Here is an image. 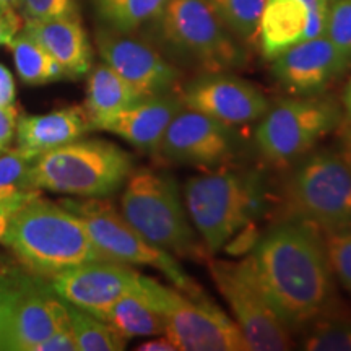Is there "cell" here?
I'll return each instance as SVG.
<instances>
[{"label": "cell", "mask_w": 351, "mask_h": 351, "mask_svg": "<svg viewBox=\"0 0 351 351\" xmlns=\"http://www.w3.org/2000/svg\"><path fill=\"white\" fill-rule=\"evenodd\" d=\"M249 275L291 333L335 311V287L322 232L278 219L243 258Z\"/></svg>", "instance_id": "cell-1"}, {"label": "cell", "mask_w": 351, "mask_h": 351, "mask_svg": "<svg viewBox=\"0 0 351 351\" xmlns=\"http://www.w3.org/2000/svg\"><path fill=\"white\" fill-rule=\"evenodd\" d=\"M192 226L210 256L232 243L269 205V187L261 169L218 168L189 178L182 187Z\"/></svg>", "instance_id": "cell-2"}, {"label": "cell", "mask_w": 351, "mask_h": 351, "mask_svg": "<svg viewBox=\"0 0 351 351\" xmlns=\"http://www.w3.org/2000/svg\"><path fill=\"white\" fill-rule=\"evenodd\" d=\"M2 244L20 265L49 280L60 271L104 258L82 219L62 204L34 195L13 213Z\"/></svg>", "instance_id": "cell-3"}, {"label": "cell", "mask_w": 351, "mask_h": 351, "mask_svg": "<svg viewBox=\"0 0 351 351\" xmlns=\"http://www.w3.org/2000/svg\"><path fill=\"white\" fill-rule=\"evenodd\" d=\"M152 29L171 62L199 73L231 72L245 64L244 47L208 0H168Z\"/></svg>", "instance_id": "cell-4"}, {"label": "cell", "mask_w": 351, "mask_h": 351, "mask_svg": "<svg viewBox=\"0 0 351 351\" xmlns=\"http://www.w3.org/2000/svg\"><path fill=\"white\" fill-rule=\"evenodd\" d=\"M121 210L130 226L156 247L194 261L210 257L189 218L182 189L171 174L150 168L132 171Z\"/></svg>", "instance_id": "cell-5"}, {"label": "cell", "mask_w": 351, "mask_h": 351, "mask_svg": "<svg viewBox=\"0 0 351 351\" xmlns=\"http://www.w3.org/2000/svg\"><path fill=\"white\" fill-rule=\"evenodd\" d=\"M287 169L280 219L307 223L320 232L351 228V169L339 152L311 150Z\"/></svg>", "instance_id": "cell-6"}, {"label": "cell", "mask_w": 351, "mask_h": 351, "mask_svg": "<svg viewBox=\"0 0 351 351\" xmlns=\"http://www.w3.org/2000/svg\"><path fill=\"white\" fill-rule=\"evenodd\" d=\"M132 168L134 158L117 145L80 138L38 156L32 184L36 191L103 199L124 187Z\"/></svg>", "instance_id": "cell-7"}, {"label": "cell", "mask_w": 351, "mask_h": 351, "mask_svg": "<svg viewBox=\"0 0 351 351\" xmlns=\"http://www.w3.org/2000/svg\"><path fill=\"white\" fill-rule=\"evenodd\" d=\"M343 122V109L326 95L291 96L270 104L254 132V143L265 161L288 168L309 153Z\"/></svg>", "instance_id": "cell-8"}, {"label": "cell", "mask_w": 351, "mask_h": 351, "mask_svg": "<svg viewBox=\"0 0 351 351\" xmlns=\"http://www.w3.org/2000/svg\"><path fill=\"white\" fill-rule=\"evenodd\" d=\"M60 204L82 219L91 241L104 258L125 265L153 267L184 295L195 300L208 298L187 271H184L174 256L148 243L109 202L90 197L85 200L64 199Z\"/></svg>", "instance_id": "cell-9"}, {"label": "cell", "mask_w": 351, "mask_h": 351, "mask_svg": "<svg viewBox=\"0 0 351 351\" xmlns=\"http://www.w3.org/2000/svg\"><path fill=\"white\" fill-rule=\"evenodd\" d=\"M65 314L46 278L23 265L0 267V351H34Z\"/></svg>", "instance_id": "cell-10"}, {"label": "cell", "mask_w": 351, "mask_h": 351, "mask_svg": "<svg viewBox=\"0 0 351 351\" xmlns=\"http://www.w3.org/2000/svg\"><path fill=\"white\" fill-rule=\"evenodd\" d=\"M153 293L165 315L166 335L178 351H249L243 332L208 298L195 300L153 280Z\"/></svg>", "instance_id": "cell-11"}, {"label": "cell", "mask_w": 351, "mask_h": 351, "mask_svg": "<svg viewBox=\"0 0 351 351\" xmlns=\"http://www.w3.org/2000/svg\"><path fill=\"white\" fill-rule=\"evenodd\" d=\"M207 267L219 295L225 298L232 320L251 351H283L293 346V333L274 313L254 283L244 261L208 258Z\"/></svg>", "instance_id": "cell-12"}, {"label": "cell", "mask_w": 351, "mask_h": 351, "mask_svg": "<svg viewBox=\"0 0 351 351\" xmlns=\"http://www.w3.org/2000/svg\"><path fill=\"white\" fill-rule=\"evenodd\" d=\"M241 152L234 127L184 108L171 121L156 155L174 165L199 169H218L231 163Z\"/></svg>", "instance_id": "cell-13"}, {"label": "cell", "mask_w": 351, "mask_h": 351, "mask_svg": "<svg viewBox=\"0 0 351 351\" xmlns=\"http://www.w3.org/2000/svg\"><path fill=\"white\" fill-rule=\"evenodd\" d=\"M179 98L184 108L234 129L257 122L271 104L254 83L231 72L199 73L182 86Z\"/></svg>", "instance_id": "cell-14"}, {"label": "cell", "mask_w": 351, "mask_h": 351, "mask_svg": "<svg viewBox=\"0 0 351 351\" xmlns=\"http://www.w3.org/2000/svg\"><path fill=\"white\" fill-rule=\"evenodd\" d=\"M95 43L104 64L129 82L143 96L173 93L181 80V70L150 43L101 26Z\"/></svg>", "instance_id": "cell-15"}, {"label": "cell", "mask_w": 351, "mask_h": 351, "mask_svg": "<svg viewBox=\"0 0 351 351\" xmlns=\"http://www.w3.org/2000/svg\"><path fill=\"white\" fill-rule=\"evenodd\" d=\"M137 270L101 258L60 271L47 280L60 300L106 320L114 302L138 283Z\"/></svg>", "instance_id": "cell-16"}, {"label": "cell", "mask_w": 351, "mask_h": 351, "mask_svg": "<svg viewBox=\"0 0 351 351\" xmlns=\"http://www.w3.org/2000/svg\"><path fill=\"white\" fill-rule=\"evenodd\" d=\"M351 67L326 34L304 39L271 60L270 72L291 96L322 95Z\"/></svg>", "instance_id": "cell-17"}, {"label": "cell", "mask_w": 351, "mask_h": 351, "mask_svg": "<svg viewBox=\"0 0 351 351\" xmlns=\"http://www.w3.org/2000/svg\"><path fill=\"white\" fill-rule=\"evenodd\" d=\"M328 0H267L257 38L263 59L276 56L304 39L326 32Z\"/></svg>", "instance_id": "cell-18"}, {"label": "cell", "mask_w": 351, "mask_h": 351, "mask_svg": "<svg viewBox=\"0 0 351 351\" xmlns=\"http://www.w3.org/2000/svg\"><path fill=\"white\" fill-rule=\"evenodd\" d=\"M181 109L182 101L174 91L148 96L124 111L93 122L91 127L117 135L140 152L156 153L166 129Z\"/></svg>", "instance_id": "cell-19"}, {"label": "cell", "mask_w": 351, "mask_h": 351, "mask_svg": "<svg viewBox=\"0 0 351 351\" xmlns=\"http://www.w3.org/2000/svg\"><path fill=\"white\" fill-rule=\"evenodd\" d=\"M91 127L85 108L67 106L41 116L19 117L15 130L16 148L38 158L85 137Z\"/></svg>", "instance_id": "cell-20"}, {"label": "cell", "mask_w": 351, "mask_h": 351, "mask_svg": "<svg viewBox=\"0 0 351 351\" xmlns=\"http://www.w3.org/2000/svg\"><path fill=\"white\" fill-rule=\"evenodd\" d=\"M23 32L54 57L67 78H82L91 70V46L80 16L25 20Z\"/></svg>", "instance_id": "cell-21"}, {"label": "cell", "mask_w": 351, "mask_h": 351, "mask_svg": "<svg viewBox=\"0 0 351 351\" xmlns=\"http://www.w3.org/2000/svg\"><path fill=\"white\" fill-rule=\"evenodd\" d=\"M106 322L127 340L166 333V320L153 293V278L140 275L138 283L114 302Z\"/></svg>", "instance_id": "cell-22"}, {"label": "cell", "mask_w": 351, "mask_h": 351, "mask_svg": "<svg viewBox=\"0 0 351 351\" xmlns=\"http://www.w3.org/2000/svg\"><path fill=\"white\" fill-rule=\"evenodd\" d=\"M147 98L137 88L125 82L108 64H98L88 72L85 111L91 124L103 117L111 116L134 106Z\"/></svg>", "instance_id": "cell-23"}, {"label": "cell", "mask_w": 351, "mask_h": 351, "mask_svg": "<svg viewBox=\"0 0 351 351\" xmlns=\"http://www.w3.org/2000/svg\"><path fill=\"white\" fill-rule=\"evenodd\" d=\"M8 46L13 52L16 72L28 85H46L67 78L54 57L23 29L13 36Z\"/></svg>", "instance_id": "cell-24"}, {"label": "cell", "mask_w": 351, "mask_h": 351, "mask_svg": "<svg viewBox=\"0 0 351 351\" xmlns=\"http://www.w3.org/2000/svg\"><path fill=\"white\" fill-rule=\"evenodd\" d=\"M103 26L119 33H134L152 23L168 0H91Z\"/></svg>", "instance_id": "cell-25"}, {"label": "cell", "mask_w": 351, "mask_h": 351, "mask_svg": "<svg viewBox=\"0 0 351 351\" xmlns=\"http://www.w3.org/2000/svg\"><path fill=\"white\" fill-rule=\"evenodd\" d=\"M65 302V301H64ZM70 326L77 340L78 351H119L125 350L127 340L106 320L95 317L86 311L65 302Z\"/></svg>", "instance_id": "cell-26"}, {"label": "cell", "mask_w": 351, "mask_h": 351, "mask_svg": "<svg viewBox=\"0 0 351 351\" xmlns=\"http://www.w3.org/2000/svg\"><path fill=\"white\" fill-rule=\"evenodd\" d=\"M301 348L307 351H351V320L328 313L301 332Z\"/></svg>", "instance_id": "cell-27"}, {"label": "cell", "mask_w": 351, "mask_h": 351, "mask_svg": "<svg viewBox=\"0 0 351 351\" xmlns=\"http://www.w3.org/2000/svg\"><path fill=\"white\" fill-rule=\"evenodd\" d=\"M36 158L20 148L0 152V200L39 192L32 184V166Z\"/></svg>", "instance_id": "cell-28"}, {"label": "cell", "mask_w": 351, "mask_h": 351, "mask_svg": "<svg viewBox=\"0 0 351 351\" xmlns=\"http://www.w3.org/2000/svg\"><path fill=\"white\" fill-rule=\"evenodd\" d=\"M228 29L241 41L257 38L258 21L267 0H208Z\"/></svg>", "instance_id": "cell-29"}, {"label": "cell", "mask_w": 351, "mask_h": 351, "mask_svg": "<svg viewBox=\"0 0 351 351\" xmlns=\"http://www.w3.org/2000/svg\"><path fill=\"white\" fill-rule=\"evenodd\" d=\"M322 238L333 276L351 295V228L322 232Z\"/></svg>", "instance_id": "cell-30"}, {"label": "cell", "mask_w": 351, "mask_h": 351, "mask_svg": "<svg viewBox=\"0 0 351 351\" xmlns=\"http://www.w3.org/2000/svg\"><path fill=\"white\" fill-rule=\"evenodd\" d=\"M324 34L351 62V0L328 2Z\"/></svg>", "instance_id": "cell-31"}, {"label": "cell", "mask_w": 351, "mask_h": 351, "mask_svg": "<svg viewBox=\"0 0 351 351\" xmlns=\"http://www.w3.org/2000/svg\"><path fill=\"white\" fill-rule=\"evenodd\" d=\"M16 12L23 20H52L78 16L77 0H20Z\"/></svg>", "instance_id": "cell-32"}, {"label": "cell", "mask_w": 351, "mask_h": 351, "mask_svg": "<svg viewBox=\"0 0 351 351\" xmlns=\"http://www.w3.org/2000/svg\"><path fill=\"white\" fill-rule=\"evenodd\" d=\"M34 351H78L77 340L70 326L69 314L57 322L54 332L47 337L43 343H39Z\"/></svg>", "instance_id": "cell-33"}, {"label": "cell", "mask_w": 351, "mask_h": 351, "mask_svg": "<svg viewBox=\"0 0 351 351\" xmlns=\"http://www.w3.org/2000/svg\"><path fill=\"white\" fill-rule=\"evenodd\" d=\"M16 122H19V111L15 104L13 106L0 104V152L10 147L15 138Z\"/></svg>", "instance_id": "cell-34"}, {"label": "cell", "mask_w": 351, "mask_h": 351, "mask_svg": "<svg viewBox=\"0 0 351 351\" xmlns=\"http://www.w3.org/2000/svg\"><path fill=\"white\" fill-rule=\"evenodd\" d=\"M21 29V16L16 10H0V46H8Z\"/></svg>", "instance_id": "cell-35"}, {"label": "cell", "mask_w": 351, "mask_h": 351, "mask_svg": "<svg viewBox=\"0 0 351 351\" xmlns=\"http://www.w3.org/2000/svg\"><path fill=\"white\" fill-rule=\"evenodd\" d=\"M39 192H34V194L23 195V197H13V199H2L0 200V243L3 241V236H5L7 226L10 223L13 213L19 210L21 205L25 204L26 200H29L32 197L38 195Z\"/></svg>", "instance_id": "cell-36"}, {"label": "cell", "mask_w": 351, "mask_h": 351, "mask_svg": "<svg viewBox=\"0 0 351 351\" xmlns=\"http://www.w3.org/2000/svg\"><path fill=\"white\" fill-rule=\"evenodd\" d=\"M15 82L7 67L0 65V104L13 106L15 104Z\"/></svg>", "instance_id": "cell-37"}, {"label": "cell", "mask_w": 351, "mask_h": 351, "mask_svg": "<svg viewBox=\"0 0 351 351\" xmlns=\"http://www.w3.org/2000/svg\"><path fill=\"white\" fill-rule=\"evenodd\" d=\"M337 130H339V153L351 169V122L343 121Z\"/></svg>", "instance_id": "cell-38"}, {"label": "cell", "mask_w": 351, "mask_h": 351, "mask_svg": "<svg viewBox=\"0 0 351 351\" xmlns=\"http://www.w3.org/2000/svg\"><path fill=\"white\" fill-rule=\"evenodd\" d=\"M137 350H140V351H178V346H176L174 341L171 340L166 333H163V335H156V337H153L152 340L143 341V343L140 345Z\"/></svg>", "instance_id": "cell-39"}, {"label": "cell", "mask_w": 351, "mask_h": 351, "mask_svg": "<svg viewBox=\"0 0 351 351\" xmlns=\"http://www.w3.org/2000/svg\"><path fill=\"white\" fill-rule=\"evenodd\" d=\"M341 109H343V121L351 122V77L341 96Z\"/></svg>", "instance_id": "cell-40"}, {"label": "cell", "mask_w": 351, "mask_h": 351, "mask_svg": "<svg viewBox=\"0 0 351 351\" xmlns=\"http://www.w3.org/2000/svg\"><path fill=\"white\" fill-rule=\"evenodd\" d=\"M20 0H0V10H16Z\"/></svg>", "instance_id": "cell-41"}, {"label": "cell", "mask_w": 351, "mask_h": 351, "mask_svg": "<svg viewBox=\"0 0 351 351\" xmlns=\"http://www.w3.org/2000/svg\"><path fill=\"white\" fill-rule=\"evenodd\" d=\"M328 2H332V0H328Z\"/></svg>", "instance_id": "cell-42"}]
</instances>
